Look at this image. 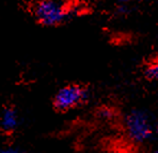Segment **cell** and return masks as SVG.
Here are the masks:
<instances>
[{
  "label": "cell",
  "instance_id": "2",
  "mask_svg": "<svg viewBox=\"0 0 158 153\" xmlns=\"http://www.w3.org/2000/svg\"><path fill=\"white\" fill-rule=\"evenodd\" d=\"M124 122L128 137L136 142H144L155 133V126L149 116L142 110L131 111Z\"/></svg>",
  "mask_w": 158,
  "mask_h": 153
},
{
  "label": "cell",
  "instance_id": "4",
  "mask_svg": "<svg viewBox=\"0 0 158 153\" xmlns=\"http://www.w3.org/2000/svg\"><path fill=\"white\" fill-rule=\"evenodd\" d=\"M18 126V115L15 109L6 107L2 111V130L6 132H11Z\"/></svg>",
  "mask_w": 158,
  "mask_h": 153
},
{
  "label": "cell",
  "instance_id": "6",
  "mask_svg": "<svg viewBox=\"0 0 158 153\" xmlns=\"http://www.w3.org/2000/svg\"><path fill=\"white\" fill-rule=\"evenodd\" d=\"M1 153H20L17 149H13V148H6L2 150Z\"/></svg>",
  "mask_w": 158,
  "mask_h": 153
},
{
  "label": "cell",
  "instance_id": "8",
  "mask_svg": "<svg viewBox=\"0 0 158 153\" xmlns=\"http://www.w3.org/2000/svg\"><path fill=\"white\" fill-rule=\"evenodd\" d=\"M155 153H158V149H157V150H156V152Z\"/></svg>",
  "mask_w": 158,
  "mask_h": 153
},
{
  "label": "cell",
  "instance_id": "5",
  "mask_svg": "<svg viewBox=\"0 0 158 153\" xmlns=\"http://www.w3.org/2000/svg\"><path fill=\"white\" fill-rule=\"evenodd\" d=\"M146 76L148 78L154 79V81H158V61L154 63H151L145 69Z\"/></svg>",
  "mask_w": 158,
  "mask_h": 153
},
{
  "label": "cell",
  "instance_id": "7",
  "mask_svg": "<svg viewBox=\"0 0 158 153\" xmlns=\"http://www.w3.org/2000/svg\"><path fill=\"white\" fill-rule=\"evenodd\" d=\"M155 132L156 133H158V125H156L155 126Z\"/></svg>",
  "mask_w": 158,
  "mask_h": 153
},
{
  "label": "cell",
  "instance_id": "3",
  "mask_svg": "<svg viewBox=\"0 0 158 153\" xmlns=\"http://www.w3.org/2000/svg\"><path fill=\"white\" fill-rule=\"evenodd\" d=\"M87 98V90L80 85H68L60 88L54 97V106L60 111H66L81 105Z\"/></svg>",
  "mask_w": 158,
  "mask_h": 153
},
{
  "label": "cell",
  "instance_id": "1",
  "mask_svg": "<svg viewBox=\"0 0 158 153\" xmlns=\"http://www.w3.org/2000/svg\"><path fill=\"white\" fill-rule=\"evenodd\" d=\"M37 22L46 27H54L62 23L69 13L68 7L56 1H40L31 8Z\"/></svg>",
  "mask_w": 158,
  "mask_h": 153
}]
</instances>
